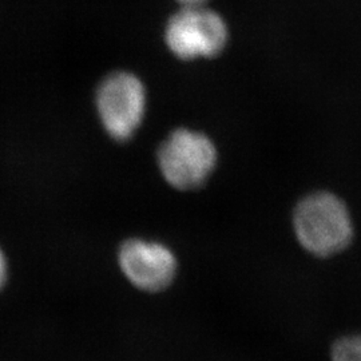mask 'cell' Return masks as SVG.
Wrapping results in <instances>:
<instances>
[{
	"instance_id": "52a82bcc",
	"label": "cell",
	"mask_w": 361,
	"mask_h": 361,
	"mask_svg": "<svg viewBox=\"0 0 361 361\" xmlns=\"http://www.w3.org/2000/svg\"><path fill=\"white\" fill-rule=\"evenodd\" d=\"M8 276V264L4 252L0 249V289L4 286Z\"/></svg>"
},
{
	"instance_id": "5b68a950",
	"label": "cell",
	"mask_w": 361,
	"mask_h": 361,
	"mask_svg": "<svg viewBox=\"0 0 361 361\" xmlns=\"http://www.w3.org/2000/svg\"><path fill=\"white\" fill-rule=\"evenodd\" d=\"M118 262L130 283L149 293L165 290L178 271V261L169 246L142 238L125 241L119 247Z\"/></svg>"
},
{
	"instance_id": "3957f363",
	"label": "cell",
	"mask_w": 361,
	"mask_h": 361,
	"mask_svg": "<svg viewBox=\"0 0 361 361\" xmlns=\"http://www.w3.org/2000/svg\"><path fill=\"white\" fill-rule=\"evenodd\" d=\"M146 89L129 71H116L101 82L95 106L106 133L118 142L129 141L146 114Z\"/></svg>"
},
{
	"instance_id": "ba28073f",
	"label": "cell",
	"mask_w": 361,
	"mask_h": 361,
	"mask_svg": "<svg viewBox=\"0 0 361 361\" xmlns=\"http://www.w3.org/2000/svg\"><path fill=\"white\" fill-rule=\"evenodd\" d=\"M183 7H190V6H204V3L207 0H178Z\"/></svg>"
},
{
	"instance_id": "8992f818",
	"label": "cell",
	"mask_w": 361,
	"mask_h": 361,
	"mask_svg": "<svg viewBox=\"0 0 361 361\" xmlns=\"http://www.w3.org/2000/svg\"><path fill=\"white\" fill-rule=\"evenodd\" d=\"M329 361H361V332L338 336L329 347Z\"/></svg>"
},
{
	"instance_id": "277c9868",
	"label": "cell",
	"mask_w": 361,
	"mask_h": 361,
	"mask_svg": "<svg viewBox=\"0 0 361 361\" xmlns=\"http://www.w3.org/2000/svg\"><path fill=\"white\" fill-rule=\"evenodd\" d=\"M165 40L182 61L214 58L225 49L228 30L219 13L204 6L182 7L170 18Z\"/></svg>"
},
{
	"instance_id": "7a4b0ae2",
	"label": "cell",
	"mask_w": 361,
	"mask_h": 361,
	"mask_svg": "<svg viewBox=\"0 0 361 361\" xmlns=\"http://www.w3.org/2000/svg\"><path fill=\"white\" fill-rule=\"evenodd\" d=\"M219 149L207 133L173 130L157 150V165L169 185L180 192L204 188L219 166Z\"/></svg>"
},
{
	"instance_id": "6da1fadb",
	"label": "cell",
	"mask_w": 361,
	"mask_h": 361,
	"mask_svg": "<svg viewBox=\"0 0 361 361\" xmlns=\"http://www.w3.org/2000/svg\"><path fill=\"white\" fill-rule=\"evenodd\" d=\"M292 226L300 246L316 258H332L355 240V224L347 202L329 190H314L297 201Z\"/></svg>"
}]
</instances>
